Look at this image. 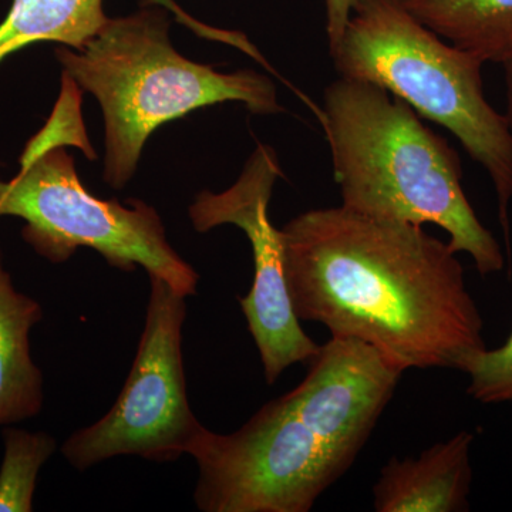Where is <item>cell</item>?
Segmentation results:
<instances>
[{
	"label": "cell",
	"instance_id": "obj_1",
	"mask_svg": "<svg viewBox=\"0 0 512 512\" xmlns=\"http://www.w3.org/2000/svg\"><path fill=\"white\" fill-rule=\"evenodd\" d=\"M281 235L299 320L372 346L403 373L461 372L487 348L457 252L423 225L339 205L303 212Z\"/></svg>",
	"mask_w": 512,
	"mask_h": 512
},
{
	"label": "cell",
	"instance_id": "obj_2",
	"mask_svg": "<svg viewBox=\"0 0 512 512\" xmlns=\"http://www.w3.org/2000/svg\"><path fill=\"white\" fill-rule=\"evenodd\" d=\"M291 392L231 434L204 429L190 456L204 512H309L355 464L402 379L372 346L330 338Z\"/></svg>",
	"mask_w": 512,
	"mask_h": 512
},
{
	"label": "cell",
	"instance_id": "obj_3",
	"mask_svg": "<svg viewBox=\"0 0 512 512\" xmlns=\"http://www.w3.org/2000/svg\"><path fill=\"white\" fill-rule=\"evenodd\" d=\"M332 156L343 207L448 234L454 252L473 258L480 275L504 271L501 245L463 190L454 148L403 100L366 80L340 76L318 117Z\"/></svg>",
	"mask_w": 512,
	"mask_h": 512
},
{
	"label": "cell",
	"instance_id": "obj_4",
	"mask_svg": "<svg viewBox=\"0 0 512 512\" xmlns=\"http://www.w3.org/2000/svg\"><path fill=\"white\" fill-rule=\"evenodd\" d=\"M72 83L99 100L106 123L104 180L120 190L137 170L154 130L191 111L239 101L254 114L282 111L275 84L255 70L220 73L171 45L164 10L107 20L83 49L56 50Z\"/></svg>",
	"mask_w": 512,
	"mask_h": 512
},
{
	"label": "cell",
	"instance_id": "obj_5",
	"mask_svg": "<svg viewBox=\"0 0 512 512\" xmlns=\"http://www.w3.org/2000/svg\"><path fill=\"white\" fill-rule=\"evenodd\" d=\"M329 52L340 76L383 87L457 137L494 185L510 252L512 134L505 114L485 99L484 63L421 25L400 0H356Z\"/></svg>",
	"mask_w": 512,
	"mask_h": 512
},
{
	"label": "cell",
	"instance_id": "obj_6",
	"mask_svg": "<svg viewBox=\"0 0 512 512\" xmlns=\"http://www.w3.org/2000/svg\"><path fill=\"white\" fill-rule=\"evenodd\" d=\"M20 165L12 180L0 178V217L22 218V237L37 254L62 264L77 248H93L114 268L141 266L185 298L197 291V272L171 247L160 215L146 202L94 197L62 144L23 153Z\"/></svg>",
	"mask_w": 512,
	"mask_h": 512
},
{
	"label": "cell",
	"instance_id": "obj_7",
	"mask_svg": "<svg viewBox=\"0 0 512 512\" xmlns=\"http://www.w3.org/2000/svg\"><path fill=\"white\" fill-rule=\"evenodd\" d=\"M150 285L146 326L119 399L103 419L64 441L63 456L77 470L117 456L175 461L191 453L205 429L187 399L185 296L158 276Z\"/></svg>",
	"mask_w": 512,
	"mask_h": 512
},
{
	"label": "cell",
	"instance_id": "obj_8",
	"mask_svg": "<svg viewBox=\"0 0 512 512\" xmlns=\"http://www.w3.org/2000/svg\"><path fill=\"white\" fill-rule=\"evenodd\" d=\"M279 177L282 170L274 148L258 144L234 185L222 192L202 191L190 207L198 232L231 224L241 228L251 242L254 284L238 301L268 384H274L288 367L306 365L319 350L293 312L281 229L269 220V201Z\"/></svg>",
	"mask_w": 512,
	"mask_h": 512
},
{
	"label": "cell",
	"instance_id": "obj_9",
	"mask_svg": "<svg viewBox=\"0 0 512 512\" xmlns=\"http://www.w3.org/2000/svg\"><path fill=\"white\" fill-rule=\"evenodd\" d=\"M473 443V434L460 431L417 457L390 458L373 485L375 511H470Z\"/></svg>",
	"mask_w": 512,
	"mask_h": 512
},
{
	"label": "cell",
	"instance_id": "obj_10",
	"mask_svg": "<svg viewBox=\"0 0 512 512\" xmlns=\"http://www.w3.org/2000/svg\"><path fill=\"white\" fill-rule=\"evenodd\" d=\"M42 306L16 291L0 252V426L32 419L42 410L43 375L30 356L29 333Z\"/></svg>",
	"mask_w": 512,
	"mask_h": 512
},
{
	"label": "cell",
	"instance_id": "obj_11",
	"mask_svg": "<svg viewBox=\"0 0 512 512\" xmlns=\"http://www.w3.org/2000/svg\"><path fill=\"white\" fill-rule=\"evenodd\" d=\"M407 12L450 45L483 63L512 52V0H400Z\"/></svg>",
	"mask_w": 512,
	"mask_h": 512
},
{
	"label": "cell",
	"instance_id": "obj_12",
	"mask_svg": "<svg viewBox=\"0 0 512 512\" xmlns=\"http://www.w3.org/2000/svg\"><path fill=\"white\" fill-rule=\"evenodd\" d=\"M109 19L103 0H13L0 23V63L33 43L83 49Z\"/></svg>",
	"mask_w": 512,
	"mask_h": 512
},
{
	"label": "cell",
	"instance_id": "obj_13",
	"mask_svg": "<svg viewBox=\"0 0 512 512\" xmlns=\"http://www.w3.org/2000/svg\"><path fill=\"white\" fill-rule=\"evenodd\" d=\"M5 456L0 467V512L33 511V495L40 468L56 451L50 434L3 429Z\"/></svg>",
	"mask_w": 512,
	"mask_h": 512
},
{
	"label": "cell",
	"instance_id": "obj_14",
	"mask_svg": "<svg viewBox=\"0 0 512 512\" xmlns=\"http://www.w3.org/2000/svg\"><path fill=\"white\" fill-rule=\"evenodd\" d=\"M461 372L470 380L467 393L477 402L512 403V332L500 348L471 356Z\"/></svg>",
	"mask_w": 512,
	"mask_h": 512
},
{
	"label": "cell",
	"instance_id": "obj_15",
	"mask_svg": "<svg viewBox=\"0 0 512 512\" xmlns=\"http://www.w3.org/2000/svg\"><path fill=\"white\" fill-rule=\"evenodd\" d=\"M355 3L356 0H325L329 50L338 45L339 40L342 39Z\"/></svg>",
	"mask_w": 512,
	"mask_h": 512
},
{
	"label": "cell",
	"instance_id": "obj_16",
	"mask_svg": "<svg viewBox=\"0 0 512 512\" xmlns=\"http://www.w3.org/2000/svg\"><path fill=\"white\" fill-rule=\"evenodd\" d=\"M501 64L504 66L505 87H507V113H505V117H507L512 134V52Z\"/></svg>",
	"mask_w": 512,
	"mask_h": 512
},
{
	"label": "cell",
	"instance_id": "obj_17",
	"mask_svg": "<svg viewBox=\"0 0 512 512\" xmlns=\"http://www.w3.org/2000/svg\"><path fill=\"white\" fill-rule=\"evenodd\" d=\"M148 3H163V0H147Z\"/></svg>",
	"mask_w": 512,
	"mask_h": 512
}]
</instances>
